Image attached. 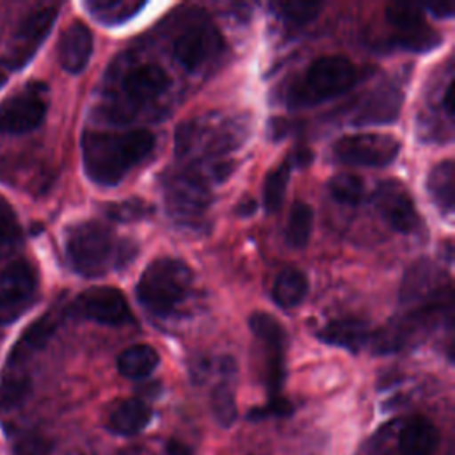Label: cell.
<instances>
[{
	"mask_svg": "<svg viewBox=\"0 0 455 455\" xmlns=\"http://www.w3.org/2000/svg\"><path fill=\"white\" fill-rule=\"evenodd\" d=\"M171 85L169 75L156 64H140L130 69L123 78L124 92L135 101H148L162 92H165Z\"/></svg>",
	"mask_w": 455,
	"mask_h": 455,
	"instance_id": "obj_20",
	"label": "cell"
},
{
	"mask_svg": "<svg viewBox=\"0 0 455 455\" xmlns=\"http://www.w3.org/2000/svg\"><path fill=\"white\" fill-rule=\"evenodd\" d=\"M403 92L395 82L379 85L368 98L361 103L354 116V124H387L393 123L402 110Z\"/></svg>",
	"mask_w": 455,
	"mask_h": 455,
	"instance_id": "obj_17",
	"label": "cell"
},
{
	"mask_svg": "<svg viewBox=\"0 0 455 455\" xmlns=\"http://www.w3.org/2000/svg\"><path fill=\"white\" fill-rule=\"evenodd\" d=\"M167 455H192V450L187 444L172 439L167 443Z\"/></svg>",
	"mask_w": 455,
	"mask_h": 455,
	"instance_id": "obj_40",
	"label": "cell"
},
{
	"mask_svg": "<svg viewBox=\"0 0 455 455\" xmlns=\"http://www.w3.org/2000/svg\"><path fill=\"white\" fill-rule=\"evenodd\" d=\"M151 212H153L151 204H148L146 201H142L139 197L124 199V201H119V203H110L105 208L107 217H110L112 220H117V222L142 220L148 215H151Z\"/></svg>",
	"mask_w": 455,
	"mask_h": 455,
	"instance_id": "obj_35",
	"label": "cell"
},
{
	"mask_svg": "<svg viewBox=\"0 0 455 455\" xmlns=\"http://www.w3.org/2000/svg\"><path fill=\"white\" fill-rule=\"evenodd\" d=\"M73 311L103 325H121L132 318L124 295L117 288L110 286H98L82 291L73 304Z\"/></svg>",
	"mask_w": 455,
	"mask_h": 455,
	"instance_id": "obj_15",
	"label": "cell"
},
{
	"mask_svg": "<svg viewBox=\"0 0 455 455\" xmlns=\"http://www.w3.org/2000/svg\"><path fill=\"white\" fill-rule=\"evenodd\" d=\"M437 283H439L437 267L430 259H425V258L418 259L407 268L400 284L398 299L402 304L425 302L427 299H434L437 293Z\"/></svg>",
	"mask_w": 455,
	"mask_h": 455,
	"instance_id": "obj_19",
	"label": "cell"
},
{
	"mask_svg": "<svg viewBox=\"0 0 455 455\" xmlns=\"http://www.w3.org/2000/svg\"><path fill=\"white\" fill-rule=\"evenodd\" d=\"M21 242V228L11 204L0 197V256L12 252Z\"/></svg>",
	"mask_w": 455,
	"mask_h": 455,
	"instance_id": "obj_34",
	"label": "cell"
},
{
	"mask_svg": "<svg viewBox=\"0 0 455 455\" xmlns=\"http://www.w3.org/2000/svg\"><path fill=\"white\" fill-rule=\"evenodd\" d=\"M57 20V7H41L30 12L18 27L12 46L7 55L11 69L23 68L37 52L41 43L48 37Z\"/></svg>",
	"mask_w": 455,
	"mask_h": 455,
	"instance_id": "obj_16",
	"label": "cell"
},
{
	"mask_svg": "<svg viewBox=\"0 0 455 455\" xmlns=\"http://www.w3.org/2000/svg\"><path fill=\"white\" fill-rule=\"evenodd\" d=\"M400 148L402 142L387 133H354L338 139L332 151L341 164L384 167L396 158Z\"/></svg>",
	"mask_w": 455,
	"mask_h": 455,
	"instance_id": "obj_8",
	"label": "cell"
},
{
	"mask_svg": "<svg viewBox=\"0 0 455 455\" xmlns=\"http://www.w3.org/2000/svg\"><path fill=\"white\" fill-rule=\"evenodd\" d=\"M307 293V279L297 268H284L274 281L272 299L283 309L299 306Z\"/></svg>",
	"mask_w": 455,
	"mask_h": 455,
	"instance_id": "obj_27",
	"label": "cell"
},
{
	"mask_svg": "<svg viewBox=\"0 0 455 455\" xmlns=\"http://www.w3.org/2000/svg\"><path fill=\"white\" fill-rule=\"evenodd\" d=\"M212 412L220 427H231L238 416L235 393L229 382H220L212 391Z\"/></svg>",
	"mask_w": 455,
	"mask_h": 455,
	"instance_id": "obj_33",
	"label": "cell"
},
{
	"mask_svg": "<svg viewBox=\"0 0 455 455\" xmlns=\"http://www.w3.org/2000/svg\"><path fill=\"white\" fill-rule=\"evenodd\" d=\"M439 444L437 428L425 418L407 419L398 435L402 455H432Z\"/></svg>",
	"mask_w": 455,
	"mask_h": 455,
	"instance_id": "obj_22",
	"label": "cell"
},
{
	"mask_svg": "<svg viewBox=\"0 0 455 455\" xmlns=\"http://www.w3.org/2000/svg\"><path fill=\"white\" fill-rule=\"evenodd\" d=\"M192 270L176 258H158L140 274L137 297L140 304L156 316L171 315L188 295Z\"/></svg>",
	"mask_w": 455,
	"mask_h": 455,
	"instance_id": "obj_3",
	"label": "cell"
},
{
	"mask_svg": "<svg viewBox=\"0 0 455 455\" xmlns=\"http://www.w3.org/2000/svg\"><path fill=\"white\" fill-rule=\"evenodd\" d=\"M240 126L229 121L206 117L181 123L176 130L174 146L176 155L199 156V155H220L240 146Z\"/></svg>",
	"mask_w": 455,
	"mask_h": 455,
	"instance_id": "obj_5",
	"label": "cell"
},
{
	"mask_svg": "<svg viewBox=\"0 0 455 455\" xmlns=\"http://www.w3.org/2000/svg\"><path fill=\"white\" fill-rule=\"evenodd\" d=\"M323 4H315V2H277L272 4V9L275 14H279L283 20L295 23V25H304L309 23L311 20L316 18Z\"/></svg>",
	"mask_w": 455,
	"mask_h": 455,
	"instance_id": "obj_36",
	"label": "cell"
},
{
	"mask_svg": "<svg viewBox=\"0 0 455 455\" xmlns=\"http://www.w3.org/2000/svg\"><path fill=\"white\" fill-rule=\"evenodd\" d=\"M453 176H455V167L453 160H443L437 165L432 167L428 178H427V190L435 203V206L441 210L444 215L453 213Z\"/></svg>",
	"mask_w": 455,
	"mask_h": 455,
	"instance_id": "obj_25",
	"label": "cell"
},
{
	"mask_svg": "<svg viewBox=\"0 0 455 455\" xmlns=\"http://www.w3.org/2000/svg\"><path fill=\"white\" fill-rule=\"evenodd\" d=\"M224 48L222 36L213 25L197 23L183 30L172 44V55L190 73L201 69Z\"/></svg>",
	"mask_w": 455,
	"mask_h": 455,
	"instance_id": "obj_11",
	"label": "cell"
},
{
	"mask_svg": "<svg viewBox=\"0 0 455 455\" xmlns=\"http://www.w3.org/2000/svg\"><path fill=\"white\" fill-rule=\"evenodd\" d=\"M151 416L153 412L144 400L128 398L112 411L108 428L119 435H135L149 425Z\"/></svg>",
	"mask_w": 455,
	"mask_h": 455,
	"instance_id": "obj_23",
	"label": "cell"
},
{
	"mask_svg": "<svg viewBox=\"0 0 455 455\" xmlns=\"http://www.w3.org/2000/svg\"><path fill=\"white\" fill-rule=\"evenodd\" d=\"M439 311H443V302L423 304L412 309L411 313L400 318H395L382 329L371 332L368 345H371V350L375 354H391V352L402 350L419 334H425L430 331Z\"/></svg>",
	"mask_w": 455,
	"mask_h": 455,
	"instance_id": "obj_9",
	"label": "cell"
},
{
	"mask_svg": "<svg viewBox=\"0 0 455 455\" xmlns=\"http://www.w3.org/2000/svg\"><path fill=\"white\" fill-rule=\"evenodd\" d=\"M92 53V34L91 28L82 21H73L60 36L57 55L60 66L68 73H80L89 64Z\"/></svg>",
	"mask_w": 455,
	"mask_h": 455,
	"instance_id": "obj_18",
	"label": "cell"
},
{
	"mask_svg": "<svg viewBox=\"0 0 455 455\" xmlns=\"http://www.w3.org/2000/svg\"><path fill=\"white\" fill-rule=\"evenodd\" d=\"M331 196L341 203V204H357L363 199L364 194V185L363 180L354 174V172H339L336 176H332L327 183Z\"/></svg>",
	"mask_w": 455,
	"mask_h": 455,
	"instance_id": "obj_32",
	"label": "cell"
},
{
	"mask_svg": "<svg viewBox=\"0 0 455 455\" xmlns=\"http://www.w3.org/2000/svg\"><path fill=\"white\" fill-rule=\"evenodd\" d=\"M290 172H291V164L290 160H284L281 165H277L274 171L267 174L265 187H263V204L268 213H275L281 208L286 194Z\"/></svg>",
	"mask_w": 455,
	"mask_h": 455,
	"instance_id": "obj_30",
	"label": "cell"
},
{
	"mask_svg": "<svg viewBox=\"0 0 455 455\" xmlns=\"http://www.w3.org/2000/svg\"><path fill=\"white\" fill-rule=\"evenodd\" d=\"M252 334L261 341L267 359V384L275 398L283 379H284V347H286V331L277 318L265 311H256L249 320Z\"/></svg>",
	"mask_w": 455,
	"mask_h": 455,
	"instance_id": "obj_12",
	"label": "cell"
},
{
	"mask_svg": "<svg viewBox=\"0 0 455 455\" xmlns=\"http://www.w3.org/2000/svg\"><path fill=\"white\" fill-rule=\"evenodd\" d=\"M371 331L366 322L359 318H338L325 323L316 338L327 345H336L350 352H359L364 345L370 343Z\"/></svg>",
	"mask_w": 455,
	"mask_h": 455,
	"instance_id": "obj_21",
	"label": "cell"
},
{
	"mask_svg": "<svg viewBox=\"0 0 455 455\" xmlns=\"http://www.w3.org/2000/svg\"><path fill=\"white\" fill-rule=\"evenodd\" d=\"M37 275L25 259H16L0 270V315L4 320L16 316L34 299Z\"/></svg>",
	"mask_w": 455,
	"mask_h": 455,
	"instance_id": "obj_14",
	"label": "cell"
},
{
	"mask_svg": "<svg viewBox=\"0 0 455 455\" xmlns=\"http://www.w3.org/2000/svg\"><path fill=\"white\" fill-rule=\"evenodd\" d=\"M162 188L167 213L180 224H197L212 203L210 188L196 169L169 172Z\"/></svg>",
	"mask_w": 455,
	"mask_h": 455,
	"instance_id": "obj_6",
	"label": "cell"
},
{
	"mask_svg": "<svg viewBox=\"0 0 455 455\" xmlns=\"http://www.w3.org/2000/svg\"><path fill=\"white\" fill-rule=\"evenodd\" d=\"M48 110V87L43 82H28L23 89L0 101V132L27 133L36 130Z\"/></svg>",
	"mask_w": 455,
	"mask_h": 455,
	"instance_id": "obj_7",
	"label": "cell"
},
{
	"mask_svg": "<svg viewBox=\"0 0 455 455\" xmlns=\"http://www.w3.org/2000/svg\"><path fill=\"white\" fill-rule=\"evenodd\" d=\"M155 148V137L148 130L94 132L82 135V162L91 181L112 187L126 172L139 165Z\"/></svg>",
	"mask_w": 455,
	"mask_h": 455,
	"instance_id": "obj_1",
	"label": "cell"
},
{
	"mask_svg": "<svg viewBox=\"0 0 455 455\" xmlns=\"http://www.w3.org/2000/svg\"><path fill=\"white\" fill-rule=\"evenodd\" d=\"M30 379L18 370H11L0 382V411H12L20 407L27 400Z\"/></svg>",
	"mask_w": 455,
	"mask_h": 455,
	"instance_id": "obj_31",
	"label": "cell"
},
{
	"mask_svg": "<svg viewBox=\"0 0 455 455\" xmlns=\"http://www.w3.org/2000/svg\"><path fill=\"white\" fill-rule=\"evenodd\" d=\"M423 9H425V11H428L430 14H434V16H437V18H451V16H453V11H455L453 4H450V2H441V4H425V5H423Z\"/></svg>",
	"mask_w": 455,
	"mask_h": 455,
	"instance_id": "obj_39",
	"label": "cell"
},
{
	"mask_svg": "<svg viewBox=\"0 0 455 455\" xmlns=\"http://www.w3.org/2000/svg\"><path fill=\"white\" fill-rule=\"evenodd\" d=\"M373 201L379 213L391 229L403 235L414 233L418 229L419 215L403 183L396 180H386L379 183L373 194Z\"/></svg>",
	"mask_w": 455,
	"mask_h": 455,
	"instance_id": "obj_13",
	"label": "cell"
},
{
	"mask_svg": "<svg viewBox=\"0 0 455 455\" xmlns=\"http://www.w3.org/2000/svg\"><path fill=\"white\" fill-rule=\"evenodd\" d=\"M291 412V405L283 400V398H272L270 403L265 407V409H254L251 411L249 418H263V416H284V414H290Z\"/></svg>",
	"mask_w": 455,
	"mask_h": 455,
	"instance_id": "obj_38",
	"label": "cell"
},
{
	"mask_svg": "<svg viewBox=\"0 0 455 455\" xmlns=\"http://www.w3.org/2000/svg\"><path fill=\"white\" fill-rule=\"evenodd\" d=\"M64 249L69 267L84 277H100L110 268H121L135 256V245L116 240L114 231L98 222L84 220L66 229Z\"/></svg>",
	"mask_w": 455,
	"mask_h": 455,
	"instance_id": "obj_2",
	"label": "cell"
},
{
	"mask_svg": "<svg viewBox=\"0 0 455 455\" xmlns=\"http://www.w3.org/2000/svg\"><path fill=\"white\" fill-rule=\"evenodd\" d=\"M12 455H48V446L39 437L27 435L12 446Z\"/></svg>",
	"mask_w": 455,
	"mask_h": 455,
	"instance_id": "obj_37",
	"label": "cell"
},
{
	"mask_svg": "<svg viewBox=\"0 0 455 455\" xmlns=\"http://www.w3.org/2000/svg\"><path fill=\"white\" fill-rule=\"evenodd\" d=\"M59 325V315L55 311H48L46 315H43L41 318H37L25 332L23 336L18 339L16 347L12 348L11 352V357L7 361V366L9 368H14V366H20L21 361L34 350L41 348L48 339L50 336L53 334V331L57 329Z\"/></svg>",
	"mask_w": 455,
	"mask_h": 455,
	"instance_id": "obj_24",
	"label": "cell"
},
{
	"mask_svg": "<svg viewBox=\"0 0 455 455\" xmlns=\"http://www.w3.org/2000/svg\"><path fill=\"white\" fill-rule=\"evenodd\" d=\"M87 11L92 18H96L103 25H121L135 16L144 2L139 0H94L85 4Z\"/></svg>",
	"mask_w": 455,
	"mask_h": 455,
	"instance_id": "obj_28",
	"label": "cell"
},
{
	"mask_svg": "<svg viewBox=\"0 0 455 455\" xmlns=\"http://www.w3.org/2000/svg\"><path fill=\"white\" fill-rule=\"evenodd\" d=\"M357 82V68L341 55H323L309 64L304 76L290 89L288 103L313 105L345 94Z\"/></svg>",
	"mask_w": 455,
	"mask_h": 455,
	"instance_id": "obj_4",
	"label": "cell"
},
{
	"mask_svg": "<svg viewBox=\"0 0 455 455\" xmlns=\"http://www.w3.org/2000/svg\"><path fill=\"white\" fill-rule=\"evenodd\" d=\"M386 18L393 27L395 43L409 52H430L441 43V36L427 23L416 5L393 4L386 9Z\"/></svg>",
	"mask_w": 455,
	"mask_h": 455,
	"instance_id": "obj_10",
	"label": "cell"
},
{
	"mask_svg": "<svg viewBox=\"0 0 455 455\" xmlns=\"http://www.w3.org/2000/svg\"><path fill=\"white\" fill-rule=\"evenodd\" d=\"M313 231V210L307 203L297 201L293 203L290 215H288V222H286V229H284V240L290 247L293 249H300L309 242Z\"/></svg>",
	"mask_w": 455,
	"mask_h": 455,
	"instance_id": "obj_29",
	"label": "cell"
},
{
	"mask_svg": "<svg viewBox=\"0 0 455 455\" xmlns=\"http://www.w3.org/2000/svg\"><path fill=\"white\" fill-rule=\"evenodd\" d=\"M160 363L158 352L151 345H132L117 357V370L128 379L148 377Z\"/></svg>",
	"mask_w": 455,
	"mask_h": 455,
	"instance_id": "obj_26",
	"label": "cell"
}]
</instances>
